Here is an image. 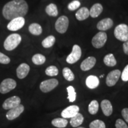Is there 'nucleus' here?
<instances>
[{"instance_id":"f257e3e1","label":"nucleus","mask_w":128,"mask_h":128,"mask_svg":"<svg viewBox=\"0 0 128 128\" xmlns=\"http://www.w3.org/2000/svg\"><path fill=\"white\" fill-rule=\"evenodd\" d=\"M28 10V4L24 0H12L4 5L2 12L6 20H12L18 17H24Z\"/></svg>"},{"instance_id":"f03ea898","label":"nucleus","mask_w":128,"mask_h":128,"mask_svg":"<svg viewBox=\"0 0 128 128\" xmlns=\"http://www.w3.org/2000/svg\"><path fill=\"white\" fill-rule=\"evenodd\" d=\"M22 41V37L17 33L9 35L4 42V47L6 50L11 51L15 49L20 44Z\"/></svg>"},{"instance_id":"7ed1b4c3","label":"nucleus","mask_w":128,"mask_h":128,"mask_svg":"<svg viewBox=\"0 0 128 128\" xmlns=\"http://www.w3.org/2000/svg\"><path fill=\"white\" fill-rule=\"evenodd\" d=\"M115 38L120 41L128 40V26L125 24H120L117 26L114 31Z\"/></svg>"},{"instance_id":"20e7f679","label":"nucleus","mask_w":128,"mask_h":128,"mask_svg":"<svg viewBox=\"0 0 128 128\" xmlns=\"http://www.w3.org/2000/svg\"><path fill=\"white\" fill-rule=\"evenodd\" d=\"M108 39V35L104 32H100L97 33L92 38V46L96 49H99L103 47Z\"/></svg>"},{"instance_id":"39448f33","label":"nucleus","mask_w":128,"mask_h":128,"mask_svg":"<svg viewBox=\"0 0 128 128\" xmlns=\"http://www.w3.org/2000/svg\"><path fill=\"white\" fill-rule=\"evenodd\" d=\"M55 29L58 33L64 34L68 30L69 26V19L66 16H62L57 19L55 23Z\"/></svg>"},{"instance_id":"423d86ee","label":"nucleus","mask_w":128,"mask_h":128,"mask_svg":"<svg viewBox=\"0 0 128 128\" xmlns=\"http://www.w3.org/2000/svg\"><path fill=\"white\" fill-rule=\"evenodd\" d=\"M17 86V82L12 78H6L3 80L0 84V92L7 94L14 90Z\"/></svg>"},{"instance_id":"0eeeda50","label":"nucleus","mask_w":128,"mask_h":128,"mask_svg":"<svg viewBox=\"0 0 128 128\" xmlns=\"http://www.w3.org/2000/svg\"><path fill=\"white\" fill-rule=\"evenodd\" d=\"M59 82L55 78L46 80L42 81L40 84V89L42 92H48L53 90L58 86Z\"/></svg>"},{"instance_id":"6e6552de","label":"nucleus","mask_w":128,"mask_h":128,"mask_svg":"<svg viewBox=\"0 0 128 128\" xmlns=\"http://www.w3.org/2000/svg\"><path fill=\"white\" fill-rule=\"evenodd\" d=\"M81 54L82 52L81 48L77 44H75L73 46L71 53L66 58V62L70 64H75L81 58Z\"/></svg>"},{"instance_id":"1a4fd4ad","label":"nucleus","mask_w":128,"mask_h":128,"mask_svg":"<svg viewBox=\"0 0 128 128\" xmlns=\"http://www.w3.org/2000/svg\"><path fill=\"white\" fill-rule=\"evenodd\" d=\"M121 76V72L119 70H115L110 71L106 77V83L108 87L115 86Z\"/></svg>"},{"instance_id":"9d476101","label":"nucleus","mask_w":128,"mask_h":128,"mask_svg":"<svg viewBox=\"0 0 128 128\" xmlns=\"http://www.w3.org/2000/svg\"><path fill=\"white\" fill-rule=\"evenodd\" d=\"M24 24L25 19L24 17H18L10 20L7 25V28L10 31H17L23 28Z\"/></svg>"},{"instance_id":"9b49d317","label":"nucleus","mask_w":128,"mask_h":128,"mask_svg":"<svg viewBox=\"0 0 128 128\" xmlns=\"http://www.w3.org/2000/svg\"><path fill=\"white\" fill-rule=\"evenodd\" d=\"M21 99L18 96H12L6 99L2 104V108L5 110H10L20 104Z\"/></svg>"},{"instance_id":"f8f14e48","label":"nucleus","mask_w":128,"mask_h":128,"mask_svg":"<svg viewBox=\"0 0 128 128\" xmlns=\"http://www.w3.org/2000/svg\"><path fill=\"white\" fill-rule=\"evenodd\" d=\"M24 110V107L23 105L20 104L18 106L12 109H10L9 111L6 114V118L9 120H12L17 118Z\"/></svg>"},{"instance_id":"ddd939ff","label":"nucleus","mask_w":128,"mask_h":128,"mask_svg":"<svg viewBox=\"0 0 128 128\" xmlns=\"http://www.w3.org/2000/svg\"><path fill=\"white\" fill-rule=\"evenodd\" d=\"M80 108L76 105L70 106L68 108H65L61 113V116L63 118H71L75 116L76 113H79Z\"/></svg>"},{"instance_id":"4468645a","label":"nucleus","mask_w":128,"mask_h":128,"mask_svg":"<svg viewBox=\"0 0 128 128\" xmlns=\"http://www.w3.org/2000/svg\"><path fill=\"white\" fill-rule=\"evenodd\" d=\"M96 64V59L93 56H89L82 62L80 68L83 71H87L93 68Z\"/></svg>"},{"instance_id":"2eb2a0df","label":"nucleus","mask_w":128,"mask_h":128,"mask_svg":"<svg viewBox=\"0 0 128 128\" xmlns=\"http://www.w3.org/2000/svg\"><path fill=\"white\" fill-rule=\"evenodd\" d=\"M113 26V21L110 18H106L100 20L97 23V28L100 32H104L112 28Z\"/></svg>"},{"instance_id":"dca6fc26","label":"nucleus","mask_w":128,"mask_h":128,"mask_svg":"<svg viewBox=\"0 0 128 128\" xmlns=\"http://www.w3.org/2000/svg\"><path fill=\"white\" fill-rule=\"evenodd\" d=\"M30 71V66L26 63H23L20 64L17 67L16 72L17 76L19 79H23L28 76V72Z\"/></svg>"},{"instance_id":"f3484780","label":"nucleus","mask_w":128,"mask_h":128,"mask_svg":"<svg viewBox=\"0 0 128 128\" xmlns=\"http://www.w3.org/2000/svg\"><path fill=\"white\" fill-rule=\"evenodd\" d=\"M101 108L106 116H110L113 113V106L108 100H103L101 103Z\"/></svg>"},{"instance_id":"a211bd4d","label":"nucleus","mask_w":128,"mask_h":128,"mask_svg":"<svg viewBox=\"0 0 128 128\" xmlns=\"http://www.w3.org/2000/svg\"><path fill=\"white\" fill-rule=\"evenodd\" d=\"M86 86L90 89H94L98 87L100 84V81L97 76H89L86 78Z\"/></svg>"},{"instance_id":"6ab92c4d","label":"nucleus","mask_w":128,"mask_h":128,"mask_svg":"<svg viewBox=\"0 0 128 128\" xmlns=\"http://www.w3.org/2000/svg\"><path fill=\"white\" fill-rule=\"evenodd\" d=\"M103 8L102 4H99V3L94 4L90 10H89L90 16L92 18H96L100 15V14L103 12Z\"/></svg>"},{"instance_id":"aec40b11","label":"nucleus","mask_w":128,"mask_h":128,"mask_svg":"<svg viewBox=\"0 0 128 128\" xmlns=\"http://www.w3.org/2000/svg\"><path fill=\"white\" fill-rule=\"evenodd\" d=\"M90 16L89 10L87 7H82L78 10L76 14V18L79 21H83L88 18Z\"/></svg>"},{"instance_id":"412c9836","label":"nucleus","mask_w":128,"mask_h":128,"mask_svg":"<svg viewBox=\"0 0 128 128\" xmlns=\"http://www.w3.org/2000/svg\"><path fill=\"white\" fill-rule=\"evenodd\" d=\"M84 122V117L81 113H78L71 118L70 124L74 128H77L80 126Z\"/></svg>"},{"instance_id":"4be33fe9","label":"nucleus","mask_w":128,"mask_h":128,"mask_svg":"<svg viewBox=\"0 0 128 128\" xmlns=\"http://www.w3.org/2000/svg\"><path fill=\"white\" fill-rule=\"evenodd\" d=\"M28 31L31 34L39 36L42 33V28L41 26L38 23H32L28 27Z\"/></svg>"},{"instance_id":"5701e85b","label":"nucleus","mask_w":128,"mask_h":128,"mask_svg":"<svg viewBox=\"0 0 128 128\" xmlns=\"http://www.w3.org/2000/svg\"><path fill=\"white\" fill-rule=\"evenodd\" d=\"M45 12L48 16H51V17H56L58 15L57 6L53 3L46 6Z\"/></svg>"},{"instance_id":"b1692460","label":"nucleus","mask_w":128,"mask_h":128,"mask_svg":"<svg viewBox=\"0 0 128 128\" xmlns=\"http://www.w3.org/2000/svg\"><path fill=\"white\" fill-rule=\"evenodd\" d=\"M104 63L106 66L113 67L115 66L117 64V61L115 59V57L113 55V54H109L106 55L104 58L103 60Z\"/></svg>"},{"instance_id":"393cba45","label":"nucleus","mask_w":128,"mask_h":128,"mask_svg":"<svg viewBox=\"0 0 128 128\" xmlns=\"http://www.w3.org/2000/svg\"><path fill=\"white\" fill-rule=\"evenodd\" d=\"M52 124L58 128H64L68 124V120L65 118H56L52 120Z\"/></svg>"},{"instance_id":"a878e982","label":"nucleus","mask_w":128,"mask_h":128,"mask_svg":"<svg viewBox=\"0 0 128 128\" xmlns=\"http://www.w3.org/2000/svg\"><path fill=\"white\" fill-rule=\"evenodd\" d=\"M56 41L55 36L50 35L46 38L42 42V45L44 48H49L54 46Z\"/></svg>"},{"instance_id":"bb28decb","label":"nucleus","mask_w":128,"mask_h":128,"mask_svg":"<svg viewBox=\"0 0 128 128\" xmlns=\"http://www.w3.org/2000/svg\"><path fill=\"white\" fill-rule=\"evenodd\" d=\"M32 62L36 65H40L44 64L46 61V58L44 55L40 54H35L32 57Z\"/></svg>"},{"instance_id":"cd10ccee","label":"nucleus","mask_w":128,"mask_h":128,"mask_svg":"<svg viewBox=\"0 0 128 128\" xmlns=\"http://www.w3.org/2000/svg\"><path fill=\"white\" fill-rule=\"evenodd\" d=\"M62 74L65 80L68 81H72L75 79V76L72 71L68 67H65L62 70Z\"/></svg>"},{"instance_id":"c85d7f7f","label":"nucleus","mask_w":128,"mask_h":128,"mask_svg":"<svg viewBox=\"0 0 128 128\" xmlns=\"http://www.w3.org/2000/svg\"><path fill=\"white\" fill-rule=\"evenodd\" d=\"M99 104L97 101L92 100L88 105V112L90 114H95L98 112Z\"/></svg>"},{"instance_id":"c756f323","label":"nucleus","mask_w":128,"mask_h":128,"mask_svg":"<svg viewBox=\"0 0 128 128\" xmlns=\"http://www.w3.org/2000/svg\"><path fill=\"white\" fill-rule=\"evenodd\" d=\"M66 90L68 94V98L69 101H70V102L72 103V102H75L76 100V91H75L74 88L72 86H69V87H67Z\"/></svg>"},{"instance_id":"7c9ffc66","label":"nucleus","mask_w":128,"mask_h":128,"mask_svg":"<svg viewBox=\"0 0 128 128\" xmlns=\"http://www.w3.org/2000/svg\"><path fill=\"white\" fill-rule=\"evenodd\" d=\"M59 73L58 69L56 68V66L51 65V66H48L45 70V74L47 76H56Z\"/></svg>"},{"instance_id":"2f4dec72","label":"nucleus","mask_w":128,"mask_h":128,"mask_svg":"<svg viewBox=\"0 0 128 128\" xmlns=\"http://www.w3.org/2000/svg\"><path fill=\"white\" fill-rule=\"evenodd\" d=\"M90 128H106V124L104 122L100 120H95L90 124Z\"/></svg>"},{"instance_id":"473e14b6","label":"nucleus","mask_w":128,"mask_h":128,"mask_svg":"<svg viewBox=\"0 0 128 128\" xmlns=\"http://www.w3.org/2000/svg\"><path fill=\"white\" fill-rule=\"evenodd\" d=\"M80 6H81V3L78 0H74L68 4V8L70 11H74L78 9L80 7Z\"/></svg>"},{"instance_id":"72a5a7b5","label":"nucleus","mask_w":128,"mask_h":128,"mask_svg":"<svg viewBox=\"0 0 128 128\" xmlns=\"http://www.w3.org/2000/svg\"><path fill=\"white\" fill-rule=\"evenodd\" d=\"M10 62V58L2 53L0 52V64H8Z\"/></svg>"},{"instance_id":"f704fd0d","label":"nucleus","mask_w":128,"mask_h":128,"mask_svg":"<svg viewBox=\"0 0 128 128\" xmlns=\"http://www.w3.org/2000/svg\"><path fill=\"white\" fill-rule=\"evenodd\" d=\"M116 128H128V126L124 122L120 119H118L115 124Z\"/></svg>"},{"instance_id":"c9c22d12","label":"nucleus","mask_w":128,"mask_h":128,"mask_svg":"<svg viewBox=\"0 0 128 128\" xmlns=\"http://www.w3.org/2000/svg\"><path fill=\"white\" fill-rule=\"evenodd\" d=\"M121 78L123 81L126 82L128 81V65L124 67V71L121 74Z\"/></svg>"},{"instance_id":"e433bc0d","label":"nucleus","mask_w":128,"mask_h":128,"mask_svg":"<svg viewBox=\"0 0 128 128\" xmlns=\"http://www.w3.org/2000/svg\"><path fill=\"white\" fill-rule=\"evenodd\" d=\"M122 115L126 122L128 123V108H124L122 110Z\"/></svg>"},{"instance_id":"4c0bfd02","label":"nucleus","mask_w":128,"mask_h":128,"mask_svg":"<svg viewBox=\"0 0 128 128\" xmlns=\"http://www.w3.org/2000/svg\"><path fill=\"white\" fill-rule=\"evenodd\" d=\"M123 49H124V54L128 55V40L124 42V44H123Z\"/></svg>"},{"instance_id":"58836bf2","label":"nucleus","mask_w":128,"mask_h":128,"mask_svg":"<svg viewBox=\"0 0 128 128\" xmlns=\"http://www.w3.org/2000/svg\"><path fill=\"white\" fill-rule=\"evenodd\" d=\"M103 76H104V75H102V76H100V78H103Z\"/></svg>"},{"instance_id":"ea45409f","label":"nucleus","mask_w":128,"mask_h":128,"mask_svg":"<svg viewBox=\"0 0 128 128\" xmlns=\"http://www.w3.org/2000/svg\"><path fill=\"white\" fill-rule=\"evenodd\" d=\"M77 128H85L84 127H77Z\"/></svg>"}]
</instances>
